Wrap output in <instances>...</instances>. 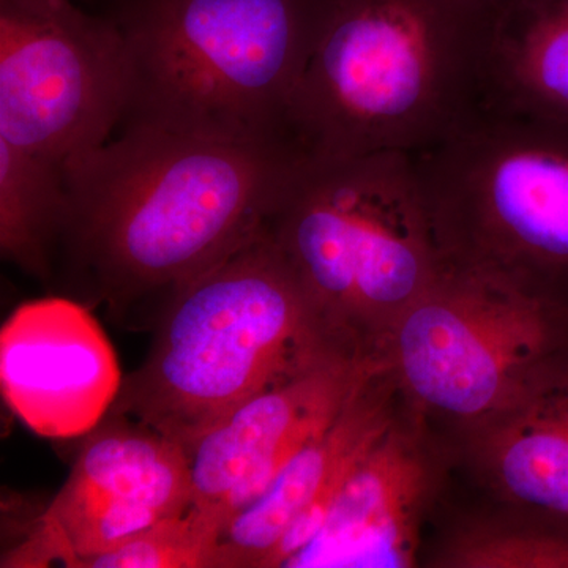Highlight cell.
Instances as JSON below:
<instances>
[{"label":"cell","instance_id":"1","mask_svg":"<svg viewBox=\"0 0 568 568\" xmlns=\"http://www.w3.org/2000/svg\"><path fill=\"white\" fill-rule=\"evenodd\" d=\"M304 156L290 140L126 123L118 140L63 163L55 250L67 295L129 331H155L190 283L263 230Z\"/></svg>","mask_w":568,"mask_h":568},{"label":"cell","instance_id":"2","mask_svg":"<svg viewBox=\"0 0 568 568\" xmlns=\"http://www.w3.org/2000/svg\"><path fill=\"white\" fill-rule=\"evenodd\" d=\"M496 13L480 0H324L291 140L323 159L433 148L484 106Z\"/></svg>","mask_w":568,"mask_h":568},{"label":"cell","instance_id":"3","mask_svg":"<svg viewBox=\"0 0 568 568\" xmlns=\"http://www.w3.org/2000/svg\"><path fill=\"white\" fill-rule=\"evenodd\" d=\"M111 413L189 454L235 407L321 355L353 349L323 317L264 226L190 283L153 331Z\"/></svg>","mask_w":568,"mask_h":568},{"label":"cell","instance_id":"4","mask_svg":"<svg viewBox=\"0 0 568 568\" xmlns=\"http://www.w3.org/2000/svg\"><path fill=\"white\" fill-rule=\"evenodd\" d=\"M268 233L346 345L375 351L447 267L414 155L304 156Z\"/></svg>","mask_w":568,"mask_h":568},{"label":"cell","instance_id":"5","mask_svg":"<svg viewBox=\"0 0 568 568\" xmlns=\"http://www.w3.org/2000/svg\"><path fill=\"white\" fill-rule=\"evenodd\" d=\"M324 0H125L126 123L226 140H291V104ZM294 142V141H293Z\"/></svg>","mask_w":568,"mask_h":568},{"label":"cell","instance_id":"6","mask_svg":"<svg viewBox=\"0 0 568 568\" xmlns=\"http://www.w3.org/2000/svg\"><path fill=\"white\" fill-rule=\"evenodd\" d=\"M414 162L447 264L568 302V123L481 106Z\"/></svg>","mask_w":568,"mask_h":568},{"label":"cell","instance_id":"7","mask_svg":"<svg viewBox=\"0 0 568 568\" xmlns=\"http://www.w3.org/2000/svg\"><path fill=\"white\" fill-rule=\"evenodd\" d=\"M387 338L388 368L414 403L478 426L568 347V302L447 264Z\"/></svg>","mask_w":568,"mask_h":568},{"label":"cell","instance_id":"8","mask_svg":"<svg viewBox=\"0 0 568 568\" xmlns=\"http://www.w3.org/2000/svg\"><path fill=\"white\" fill-rule=\"evenodd\" d=\"M130 95L115 18L73 0H0V140L65 163L110 141Z\"/></svg>","mask_w":568,"mask_h":568},{"label":"cell","instance_id":"9","mask_svg":"<svg viewBox=\"0 0 568 568\" xmlns=\"http://www.w3.org/2000/svg\"><path fill=\"white\" fill-rule=\"evenodd\" d=\"M69 478L2 567L82 568L192 507L190 457L149 426L110 413L89 433Z\"/></svg>","mask_w":568,"mask_h":568},{"label":"cell","instance_id":"10","mask_svg":"<svg viewBox=\"0 0 568 568\" xmlns=\"http://www.w3.org/2000/svg\"><path fill=\"white\" fill-rule=\"evenodd\" d=\"M386 365L376 353L331 351L235 407L190 452L192 507L226 530Z\"/></svg>","mask_w":568,"mask_h":568},{"label":"cell","instance_id":"11","mask_svg":"<svg viewBox=\"0 0 568 568\" xmlns=\"http://www.w3.org/2000/svg\"><path fill=\"white\" fill-rule=\"evenodd\" d=\"M122 383L102 325L77 298L26 302L2 325L3 399L36 435L88 436L111 413Z\"/></svg>","mask_w":568,"mask_h":568},{"label":"cell","instance_id":"12","mask_svg":"<svg viewBox=\"0 0 568 568\" xmlns=\"http://www.w3.org/2000/svg\"><path fill=\"white\" fill-rule=\"evenodd\" d=\"M384 366L308 440L263 495L242 508L220 544L219 568L284 567L312 538L355 466L396 420Z\"/></svg>","mask_w":568,"mask_h":568},{"label":"cell","instance_id":"13","mask_svg":"<svg viewBox=\"0 0 568 568\" xmlns=\"http://www.w3.org/2000/svg\"><path fill=\"white\" fill-rule=\"evenodd\" d=\"M435 467L399 422L361 459L286 568H405L417 560Z\"/></svg>","mask_w":568,"mask_h":568},{"label":"cell","instance_id":"14","mask_svg":"<svg viewBox=\"0 0 568 568\" xmlns=\"http://www.w3.org/2000/svg\"><path fill=\"white\" fill-rule=\"evenodd\" d=\"M485 469L508 499L568 523V347L478 425Z\"/></svg>","mask_w":568,"mask_h":568},{"label":"cell","instance_id":"15","mask_svg":"<svg viewBox=\"0 0 568 568\" xmlns=\"http://www.w3.org/2000/svg\"><path fill=\"white\" fill-rule=\"evenodd\" d=\"M484 106L568 123V0H507L497 10Z\"/></svg>","mask_w":568,"mask_h":568},{"label":"cell","instance_id":"16","mask_svg":"<svg viewBox=\"0 0 568 568\" xmlns=\"http://www.w3.org/2000/svg\"><path fill=\"white\" fill-rule=\"evenodd\" d=\"M63 163L0 140V252L22 272L51 282L65 215Z\"/></svg>","mask_w":568,"mask_h":568},{"label":"cell","instance_id":"17","mask_svg":"<svg viewBox=\"0 0 568 568\" xmlns=\"http://www.w3.org/2000/svg\"><path fill=\"white\" fill-rule=\"evenodd\" d=\"M223 534L219 521L190 507L121 547L85 560L82 568H219Z\"/></svg>","mask_w":568,"mask_h":568},{"label":"cell","instance_id":"18","mask_svg":"<svg viewBox=\"0 0 568 568\" xmlns=\"http://www.w3.org/2000/svg\"><path fill=\"white\" fill-rule=\"evenodd\" d=\"M444 562L463 568H568V523L473 529L448 545Z\"/></svg>","mask_w":568,"mask_h":568},{"label":"cell","instance_id":"19","mask_svg":"<svg viewBox=\"0 0 568 568\" xmlns=\"http://www.w3.org/2000/svg\"><path fill=\"white\" fill-rule=\"evenodd\" d=\"M480 2L487 3V6L493 7L495 10H499L507 0H480Z\"/></svg>","mask_w":568,"mask_h":568}]
</instances>
